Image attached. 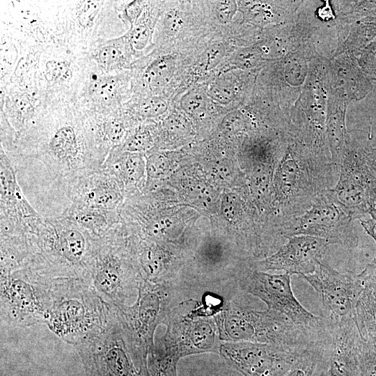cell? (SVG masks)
I'll return each instance as SVG.
<instances>
[{
	"label": "cell",
	"mask_w": 376,
	"mask_h": 376,
	"mask_svg": "<svg viewBox=\"0 0 376 376\" xmlns=\"http://www.w3.org/2000/svg\"><path fill=\"white\" fill-rule=\"evenodd\" d=\"M108 154L74 99L41 103L36 119L6 153L26 198L44 218L65 216L75 185L100 169Z\"/></svg>",
	"instance_id": "1"
},
{
	"label": "cell",
	"mask_w": 376,
	"mask_h": 376,
	"mask_svg": "<svg viewBox=\"0 0 376 376\" xmlns=\"http://www.w3.org/2000/svg\"><path fill=\"white\" fill-rule=\"evenodd\" d=\"M339 171L332 162L318 159L291 136L272 182L270 212L276 230L309 210L324 192L334 189Z\"/></svg>",
	"instance_id": "2"
},
{
	"label": "cell",
	"mask_w": 376,
	"mask_h": 376,
	"mask_svg": "<svg viewBox=\"0 0 376 376\" xmlns=\"http://www.w3.org/2000/svg\"><path fill=\"white\" fill-rule=\"evenodd\" d=\"M28 263L50 278L86 280L97 237L68 216L40 217L27 233Z\"/></svg>",
	"instance_id": "3"
},
{
	"label": "cell",
	"mask_w": 376,
	"mask_h": 376,
	"mask_svg": "<svg viewBox=\"0 0 376 376\" xmlns=\"http://www.w3.org/2000/svg\"><path fill=\"white\" fill-rule=\"evenodd\" d=\"M110 306L83 279H53L46 324L64 342L75 346L100 335L107 327Z\"/></svg>",
	"instance_id": "4"
},
{
	"label": "cell",
	"mask_w": 376,
	"mask_h": 376,
	"mask_svg": "<svg viewBox=\"0 0 376 376\" xmlns=\"http://www.w3.org/2000/svg\"><path fill=\"white\" fill-rule=\"evenodd\" d=\"M220 340L252 342L303 350L310 336L285 315L267 308L258 311L228 301L214 317Z\"/></svg>",
	"instance_id": "5"
},
{
	"label": "cell",
	"mask_w": 376,
	"mask_h": 376,
	"mask_svg": "<svg viewBox=\"0 0 376 376\" xmlns=\"http://www.w3.org/2000/svg\"><path fill=\"white\" fill-rule=\"evenodd\" d=\"M116 225L105 235L97 237L86 281L110 306L127 305L143 278L129 243Z\"/></svg>",
	"instance_id": "6"
},
{
	"label": "cell",
	"mask_w": 376,
	"mask_h": 376,
	"mask_svg": "<svg viewBox=\"0 0 376 376\" xmlns=\"http://www.w3.org/2000/svg\"><path fill=\"white\" fill-rule=\"evenodd\" d=\"M181 288L171 283L142 279L132 305L113 307L135 359L146 369L148 354L155 345V331L159 324L166 323L171 310L179 303Z\"/></svg>",
	"instance_id": "7"
},
{
	"label": "cell",
	"mask_w": 376,
	"mask_h": 376,
	"mask_svg": "<svg viewBox=\"0 0 376 376\" xmlns=\"http://www.w3.org/2000/svg\"><path fill=\"white\" fill-rule=\"evenodd\" d=\"M328 60L315 58L310 61L302 91L290 111L289 128L290 135L315 157L333 163L326 136Z\"/></svg>",
	"instance_id": "8"
},
{
	"label": "cell",
	"mask_w": 376,
	"mask_h": 376,
	"mask_svg": "<svg viewBox=\"0 0 376 376\" xmlns=\"http://www.w3.org/2000/svg\"><path fill=\"white\" fill-rule=\"evenodd\" d=\"M220 309L212 301H180L171 311L166 331L155 343L178 361L204 352L219 353L220 340L214 316Z\"/></svg>",
	"instance_id": "9"
},
{
	"label": "cell",
	"mask_w": 376,
	"mask_h": 376,
	"mask_svg": "<svg viewBox=\"0 0 376 376\" xmlns=\"http://www.w3.org/2000/svg\"><path fill=\"white\" fill-rule=\"evenodd\" d=\"M50 279L28 261L1 272V321L13 327L46 324L51 302Z\"/></svg>",
	"instance_id": "10"
},
{
	"label": "cell",
	"mask_w": 376,
	"mask_h": 376,
	"mask_svg": "<svg viewBox=\"0 0 376 376\" xmlns=\"http://www.w3.org/2000/svg\"><path fill=\"white\" fill-rule=\"evenodd\" d=\"M116 19H120L116 1H70L58 12L56 36L58 44L84 54L98 39L111 38L109 36Z\"/></svg>",
	"instance_id": "11"
},
{
	"label": "cell",
	"mask_w": 376,
	"mask_h": 376,
	"mask_svg": "<svg viewBox=\"0 0 376 376\" xmlns=\"http://www.w3.org/2000/svg\"><path fill=\"white\" fill-rule=\"evenodd\" d=\"M354 219L332 189L321 194L304 213L283 223L278 228V233L285 239L308 235L323 238L331 244L354 248L359 237L353 226Z\"/></svg>",
	"instance_id": "12"
},
{
	"label": "cell",
	"mask_w": 376,
	"mask_h": 376,
	"mask_svg": "<svg viewBox=\"0 0 376 376\" xmlns=\"http://www.w3.org/2000/svg\"><path fill=\"white\" fill-rule=\"evenodd\" d=\"M315 58H322L317 48L306 45L267 63L257 75L253 93L289 117Z\"/></svg>",
	"instance_id": "13"
},
{
	"label": "cell",
	"mask_w": 376,
	"mask_h": 376,
	"mask_svg": "<svg viewBox=\"0 0 376 376\" xmlns=\"http://www.w3.org/2000/svg\"><path fill=\"white\" fill-rule=\"evenodd\" d=\"M76 347L86 376H150L149 370L135 359L116 312L111 306L105 329Z\"/></svg>",
	"instance_id": "14"
},
{
	"label": "cell",
	"mask_w": 376,
	"mask_h": 376,
	"mask_svg": "<svg viewBox=\"0 0 376 376\" xmlns=\"http://www.w3.org/2000/svg\"><path fill=\"white\" fill-rule=\"evenodd\" d=\"M238 284L242 290L264 301L267 308L285 315L312 338L324 324L325 318L309 312L295 297L289 274H269L251 267L240 274Z\"/></svg>",
	"instance_id": "15"
},
{
	"label": "cell",
	"mask_w": 376,
	"mask_h": 376,
	"mask_svg": "<svg viewBox=\"0 0 376 376\" xmlns=\"http://www.w3.org/2000/svg\"><path fill=\"white\" fill-rule=\"evenodd\" d=\"M325 318V324L315 340L320 350L315 374L361 376L359 358L363 340L354 316L340 320Z\"/></svg>",
	"instance_id": "16"
},
{
	"label": "cell",
	"mask_w": 376,
	"mask_h": 376,
	"mask_svg": "<svg viewBox=\"0 0 376 376\" xmlns=\"http://www.w3.org/2000/svg\"><path fill=\"white\" fill-rule=\"evenodd\" d=\"M303 350L252 342H222L219 354L243 376H283Z\"/></svg>",
	"instance_id": "17"
},
{
	"label": "cell",
	"mask_w": 376,
	"mask_h": 376,
	"mask_svg": "<svg viewBox=\"0 0 376 376\" xmlns=\"http://www.w3.org/2000/svg\"><path fill=\"white\" fill-rule=\"evenodd\" d=\"M42 57L36 93L41 103L54 99L75 100L86 68L84 54L58 45L57 51L44 53Z\"/></svg>",
	"instance_id": "18"
},
{
	"label": "cell",
	"mask_w": 376,
	"mask_h": 376,
	"mask_svg": "<svg viewBox=\"0 0 376 376\" xmlns=\"http://www.w3.org/2000/svg\"><path fill=\"white\" fill-rule=\"evenodd\" d=\"M301 277L318 293L323 307L329 313L328 318L340 320L354 316L363 290L359 274L340 272L323 260L313 274Z\"/></svg>",
	"instance_id": "19"
},
{
	"label": "cell",
	"mask_w": 376,
	"mask_h": 376,
	"mask_svg": "<svg viewBox=\"0 0 376 376\" xmlns=\"http://www.w3.org/2000/svg\"><path fill=\"white\" fill-rule=\"evenodd\" d=\"M86 60L75 100L88 114H104L121 109L132 95L130 70L103 73Z\"/></svg>",
	"instance_id": "20"
},
{
	"label": "cell",
	"mask_w": 376,
	"mask_h": 376,
	"mask_svg": "<svg viewBox=\"0 0 376 376\" xmlns=\"http://www.w3.org/2000/svg\"><path fill=\"white\" fill-rule=\"evenodd\" d=\"M376 182V175L368 167L364 148L350 135L340 160L338 181L333 189L338 201L352 213L354 219L368 213L367 191Z\"/></svg>",
	"instance_id": "21"
},
{
	"label": "cell",
	"mask_w": 376,
	"mask_h": 376,
	"mask_svg": "<svg viewBox=\"0 0 376 376\" xmlns=\"http://www.w3.org/2000/svg\"><path fill=\"white\" fill-rule=\"evenodd\" d=\"M0 235H25L41 217L30 204L18 182L15 169L0 146Z\"/></svg>",
	"instance_id": "22"
},
{
	"label": "cell",
	"mask_w": 376,
	"mask_h": 376,
	"mask_svg": "<svg viewBox=\"0 0 376 376\" xmlns=\"http://www.w3.org/2000/svg\"><path fill=\"white\" fill-rule=\"evenodd\" d=\"M331 244L323 238L296 235L288 238L270 256L251 264L260 271L281 270L300 276L313 274L324 257Z\"/></svg>",
	"instance_id": "23"
},
{
	"label": "cell",
	"mask_w": 376,
	"mask_h": 376,
	"mask_svg": "<svg viewBox=\"0 0 376 376\" xmlns=\"http://www.w3.org/2000/svg\"><path fill=\"white\" fill-rule=\"evenodd\" d=\"M123 188L110 173L101 168L82 178L73 187L71 207L118 210L123 199Z\"/></svg>",
	"instance_id": "24"
},
{
	"label": "cell",
	"mask_w": 376,
	"mask_h": 376,
	"mask_svg": "<svg viewBox=\"0 0 376 376\" xmlns=\"http://www.w3.org/2000/svg\"><path fill=\"white\" fill-rule=\"evenodd\" d=\"M84 55L97 70L107 74L130 70L138 59L125 33L98 39Z\"/></svg>",
	"instance_id": "25"
},
{
	"label": "cell",
	"mask_w": 376,
	"mask_h": 376,
	"mask_svg": "<svg viewBox=\"0 0 376 376\" xmlns=\"http://www.w3.org/2000/svg\"><path fill=\"white\" fill-rule=\"evenodd\" d=\"M304 1H240L244 21L261 29L274 28L294 22Z\"/></svg>",
	"instance_id": "26"
},
{
	"label": "cell",
	"mask_w": 376,
	"mask_h": 376,
	"mask_svg": "<svg viewBox=\"0 0 376 376\" xmlns=\"http://www.w3.org/2000/svg\"><path fill=\"white\" fill-rule=\"evenodd\" d=\"M349 102L343 91L329 88L326 136L331 160L339 170L341 155L348 136L345 116Z\"/></svg>",
	"instance_id": "27"
},
{
	"label": "cell",
	"mask_w": 376,
	"mask_h": 376,
	"mask_svg": "<svg viewBox=\"0 0 376 376\" xmlns=\"http://www.w3.org/2000/svg\"><path fill=\"white\" fill-rule=\"evenodd\" d=\"M1 94L3 96H1L0 110L3 111L17 136L25 131L38 115L40 100L19 86H11Z\"/></svg>",
	"instance_id": "28"
},
{
	"label": "cell",
	"mask_w": 376,
	"mask_h": 376,
	"mask_svg": "<svg viewBox=\"0 0 376 376\" xmlns=\"http://www.w3.org/2000/svg\"><path fill=\"white\" fill-rule=\"evenodd\" d=\"M102 144L109 152L125 141L132 130L139 123L123 107L104 114H88Z\"/></svg>",
	"instance_id": "29"
},
{
	"label": "cell",
	"mask_w": 376,
	"mask_h": 376,
	"mask_svg": "<svg viewBox=\"0 0 376 376\" xmlns=\"http://www.w3.org/2000/svg\"><path fill=\"white\" fill-rule=\"evenodd\" d=\"M329 88L343 91L349 101L359 98L363 90V78L353 54L343 53L328 60Z\"/></svg>",
	"instance_id": "30"
},
{
	"label": "cell",
	"mask_w": 376,
	"mask_h": 376,
	"mask_svg": "<svg viewBox=\"0 0 376 376\" xmlns=\"http://www.w3.org/2000/svg\"><path fill=\"white\" fill-rule=\"evenodd\" d=\"M112 175L124 187L136 186L143 177L145 161L140 153L122 150L119 147L110 150L100 167Z\"/></svg>",
	"instance_id": "31"
},
{
	"label": "cell",
	"mask_w": 376,
	"mask_h": 376,
	"mask_svg": "<svg viewBox=\"0 0 376 376\" xmlns=\"http://www.w3.org/2000/svg\"><path fill=\"white\" fill-rule=\"evenodd\" d=\"M118 210H108L87 207L69 209V217L95 237L107 234L119 222Z\"/></svg>",
	"instance_id": "32"
},
{
	"label": "cell",
	"mask_w": 376,
	"mask_h": 376,
	"mask_svg": "<svg viewBox=\"0 0 376 376\" xmlns=\"http://www.w3.org/2000/svg\"><path fill=\"white\" fill-rule=\"evenodd\" d=\"M124 109L138 122L151 121L166 112L168 104L159 95H132Z\"/></svg>",
	"instance_id": "33"
},
{
	"label": "cell",
	"mask_w": 376,
	"mask_h": 376,
	"mask_svg": "<svg viewBox=\"0 0 376 376\" xmlns=\"http://www.w3.org/2000/svg\"><path fill=\"white\" fill-rule=\"evenodd\" d=\"M155 127L151 121L139 123L119 147L122 150L142 153L150 150L155 141Z\"/></svg>",
	"instance_id": "34"
},
{
	"label": "cell",
	"mask_w": 376,
	"mask_h": 376,
	"mask_svg": "<svg viewBox=\"0 0 376 376\" xmlns=\"http://www.w3.org/2000/svg\"><path fill=\"white\" fill-rule=\"evenodd\" d=\"M320 350L315 341H311L298 355L283 376H313L319 361Z\"/></svg>",
	"instance_id": "35"
},
{
	"label": "cell",
	"mask_w": 376,
	"mask_h": 376,
	"mask_svg": "<svg viewBox=\"0 0 376 376\" xmlns=\"http://www.w3.org/2000/svg\"><path fill=\"white\" fill-rule=\"evenodd\" d=\"M178 360L154 345L148 357L150 376H178Z\"/></svg>",
	"instance_id": "36"
},
{
	"label": "cell",
	"mask_w": 376,
	"mask_h": 376,
	"mask_svg": "<svg viewBox=\"0 0 376 376\" xmlns=\"http://www.w3.org/2000/svg\"><path fill=\"white\" fill-rule=\"evenodd\" d=\"M180 103L181 107L187 113L198 116L207 109L209 100L203 92L192 90L182 97Z\"/></svg>",
	"instance_id": "37"
},
{
	"label": "cell",
	"mask_w": 376,
	"mask_h": 376,
	"mask_svg": "<svg viewBox=\"0 0 376 376\" xmlns=\"http://www.w3.org/2000/svg\"><path fill=\"white\" fill-rule=\"evenodd\" d=\"M225 55V47L222 43H214L207 47L201 56L198 64L201 70L208 71L214 68Z\"/></svg>",
	"instance_id": "38"
},
{
	"label": "cell",
	"mask_w": 376,
	"mask_h": 376,
	"mask_svg": "<svg viewBox=\"0 0 376 376\" xmlns=\"http://www.w3.org/2000/svg\"><path fill=\"white\" fill-rule=\"evenodd\" d=\"M361 376H376V352L364 342L359 358Z\"/></svg>",
	"instance_id": "39"
},
{
	"label": "cell",
	"mask_w": 376,
	"mask_h": 376,
	"mask_svg": "<svg viewBox=\"0 0 376 376\" xmlns=\"http://www.w3.org/2000/svg\"><path fill=\"white\" fill-rule=\"evenodd\" d=\"M1 146L8 153L15 146L17 133L2 110H0Z\"/></svg>",
	"instance_id": "40"
},
{
	"label": "cell",
	"mask_w": 376,
	"mask_h": 376,
	"mask_svg": "<svg viewBox=\"0 0 376 376\" xmlns=\"http://www.w3.org/2000/svg\"><path fill=\"white\" fill-rule=\"evenodd\" d=\"M184 26V17L176 9L169 10L165 13L162 21V29L168 36L178 34Z\"/></svg>",
	"instance_id": "41"
},
{
	"label": "cell",
	"mask_w": 376,
	"mask_h": 376,
	"mask_svg": "<svg viewBox=\"0 0 376 376\" xmlns=\"http://www.w3.org/2000/svg\"><path fill=\"white\" fill-rule=\"evenodd\" d=\"M236 1H221L217 3V13L220 20L229 22L237 9Z\"/></svg>",
	"instance_id": "42"
},
{
	"label": "cell",
	"mask_w": 376,
	"mask_h": 376,
	"mask_svg": "<svg viewBox=\"0 0 376 376\" xmlns=\"http://www.w3.org/2000/svg\"><path fill=\"white\" fill-rule=\"evenodd\" d=\"M359 276L362 279L371 281L376 284V256L370 263L367 265L362 272L359 274Z\"/></svg>",
	"instance_id": "43"
},
{
	"label": "cell",
	"mask_w": 376,
	"mask_h": 376,
	"mask_svg": "<svg viewBox=\"0 0 376 376\" xmlns=\"http://www.w3.org/2000/svg\"><path fill=\"white\" fill-rule=\"evenodd\" d=\"M362 227L376 243V221L373 219H359ZM376 256V255H375Z\"/></svg>",
	"instance_id": "44"
},
{
	"label": "cell",
	"mask_w": 376,
	"mask_h": 376,
	"mask_svg": "<svg viewBox=\"0 0 376 376\" xmlns=\"http://www.w3.org/2000/svg\"><path fill=\"white\" fill-rule=\"evenodd\" d=\"M364 155L368 167L376 175V149L364 147Z\"/></svg>",
	"instance_id": "45"
},
{
	"label": "cell",
	"mask_w": 376,
	"mask_h": 376,
	"mask_svg": "<svg viewBox=\"0 0 376 376\" xmlns=\"http://www.w3.org/2000/svg\"><path fill=\"white\" fill-rule=\"evenodd\" d=\"M313 376H320V375H316V374H314V375H313Z\"/></svg>",
	"instance_id": "46"
}]
</instances>
